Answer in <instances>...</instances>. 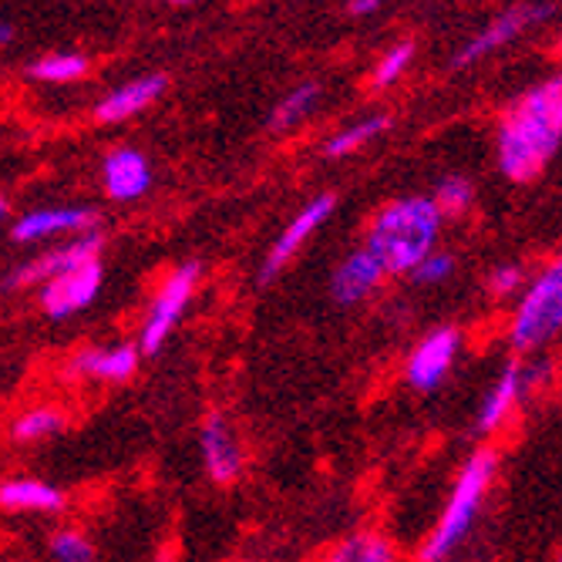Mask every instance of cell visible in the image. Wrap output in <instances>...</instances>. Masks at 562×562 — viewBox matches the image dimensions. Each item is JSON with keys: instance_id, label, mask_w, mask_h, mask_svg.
Returning <instances> with one entry per match:
<instances>
[{"instance_id": "277c9868", "label": "cell", "mask_w": 562, "mask_h": 562, "mask_svg": "<svg viewBox=\"0 0 562 562\" xmlns=\"http://www.w3.org/2000/svg\"><path fill=\"white\" fill-rule=\"evenodd\" d=\"M555 334H562V260L532 277L508 324V340L516 350H539Z\"/></svg>"}, {"instance_id": "7402d4cb", "label": "cell", "mask_w": 562, "mask_h": 562, "mask_svg": "<svg viewBox=\"0 0 562 562\" xmlns=\"http://www.w3.org/2000/svg\"><path fill=\"white\" fill-rule=\"evenodd\" d=\"M88 75V58L71 55V50H58V55H44L27 65V78L47 81V85H68Z\"/></svg>"}, {"instance_id": "d4e9b609", "label": "cell", "mask_w": 562, "mask_h": 562, "mask_svg": "<svg viewBox=\"0 0 562 562\" xmlns=\"http://www.w3.org/2000/svg\"><path fill=\"white\" fill-rule=\"evenodd\" d=\"M415 61V41H397L394 47L384 50V58L374 68V88H391L397 85V78L412 68Z\"/></svg>"}, {"instance_id": "f1b7e54d", "label": "cell", "mask_w": 562, "mask_h": 562, "mask_svg": "<svg viewBox=\"0 0 562 562\" xmlns=\"http://www.w3.org/2000/svg\"><path fill=\"white\" fill-rule=\"evenodd\" d=\"M381 11V0H350L347 4V14H378Z\"/></svg>"}, {"instance_id": "9a60e30c", "label": "cell", "mask_w": 562, "mask_h": 562, "mask_svg": "<svg viewBox=\"0 0 562 562\" xmlns=\"http://www.w3.org/2000/svg\"><path fill=\"white\" fill-rule=\"evenodd\" d=\"M169 81L166 75H142L122 88H115L112 94H105L94 105V119L101 125H115V122H128L132 115L145 112L148 105H156V101L166 94Z\"/></svg>"}, {"instance_id": "1f68e13d", "label": "cell", "mask_w": 562, "mask_h": 562, "mask_svg": "<svg viewBox=\"0 0 562 562\" xmlns=\"http://www.w3.org/2000/svg\"><path fill=\"white\" fill-rule=\"evenodd\" d=\"M555 562H562V555H559V559H555Z\"/></svg>"}, {"instance_id": "5b68a950", "label": "cell", "mask_w": 562, "mask_h": 562, "mask_svg": "<svg viewBox=\"0 0 562 562\" xmlns=\"http://www.w3.org/2000/svg\"><path fill=\"white\" fill-rule=\"evenodd\" d=\"M199 273H202L199 263H186V267H179V270L162 283V290L156 293V300H151V306H148V317H145V324H142V334H138V350H142V353H156V350L166 344V337L172 334L176 321H179L182 311H186V303H189L192 293H195Z\"/></svg>"}, {"instance_id": "ba28073f", "label": "cell", "mask_w": 562, "mask_h": 562, "mask_svg": "<svg viewBox=\"0 0 562 562\" xmlns=\"http://www.w3.org/2000/svg\"><path fill=\"white\" fill-rule=\"evenodd\" d=\"M334 206H337L334 192H321V195H314L311 202H306V206L290 220V226L277 236V243L270 246L267 263H263V270H260V283H273V280L283 273V267L296 257V249L330 220Z\"/></svg>"}, {"instance_id": "83f0119b", "label": "cell", "mask_w": 562, "mask_h": 562, "mask_svg": "<svg viewBox=\"0 0 562 562\" xmlns=\"http://www.w3.org/2000/svg\"><path fill=\"white\" fill-rule=\"evenodd\" d=\"M522 280H526L522 267H516V263H502V267H495V270L488 273V293H492V296H508V293L522 290Z\"/></svg>"}, {"instance_id": "4fadbf2b", "label": "cell", "mask_w": 562, "mask_h": 562, "mask_svg": "<svg viewBox=\"0 0 562 562\" xmlns=\"http://www.w3.org/2000/svg\"><path fill=\"white\" fill-rule=\"evenodd\" d=\"M384 277H387L384 263L374 257L368 246H361V249H353L350 257H344L334 267V273H330V296L340 306H353V303L368 300L384 283Z\"/></svg>"}, {"instance_id": "ac0fdd59", "label": "cell", "mask_w": 562, "mask_h": 562, "mask_svg": "<svg viewBox=\"0 0 562 562\" xmlns=\"http://www.w3.org/2000/svg\"><path fill=\"white\" fill-rule=\"evenodd\" d=\"M0 505L8 513H61L65 492L41 479H8L0 485Z\"/></svg>"}, {"instance_id": "52a82bcc", "label": "cell", "mask_w": 562, "mask_h": 562, "mask_svg": "<svg viewBox=\"0 0 562 562\" xmlns=\"http://www.w3.org/2000/svg\"><path fill=\"white\" fill-rule=\"evenodd\" d=\"M555 11H559L555 4H519V8H508V11L498 14L485 31H479L472 41H465V47L451 58V68H454V71H462V68H469V65L488 58L492 50L505 47L508 41H516L529 24L549 21Z\"/></svg>"}, {"instance_id": "d6986e66", "label": "cell", "mask_w": 562, "mask_h": 562, "mask_svg": "<svg viewBox=\"0 0 562 562\" xmlns=\"http://www.w3.org/2000/svg\"><path fill=\"white\" fill-rule=\"evenodd\" d=\"M321 562H397V552L378 532H357L337 542Z\"/></svg>"}, {"instance_id": "7c38bea8", "label": "cell", "mask_w": 562, "mask_h": 562, "mask_svg": "<svg viewBox=\"0 0 562 562\" xmlns=\"http://www.w3.org/2000/svg\"><path fill=\"white\" fill-rule=\"evenodd\" d=\"M199 451H202V469L216 485H233L243 472V448L239 438L233 435V428L226 425V418L220 412H213L206 422H202L199 431Z\"/></svg>"}, {"instance_id": "603a6c76", "label": "cell", "mask_w": 562, "mask_h": 562, "mask_svg": "<svg viewBox=\"0 0 562 562\" xmlns=\"http://www.w3.org/2000/svg\"><path fill=\"white\" fill-rule=\"evenodd\" d=\"M435 206L441 210V216H462L472 210L475 202V186L465 179V176H445L438 186H435Z\"/></svg>"}, {"instance_id": "e0dca14e", "label": "cell", "mask_w": 562, "mask_h": 562, "mask_svg": "<svg viewBox=\"0 0 562 562\" xmlns=\"http://www.w3.org/2000/svg\"><path fill=\"white\" fill-rule=\"evenodd\" d=\"M526 381H522V364L519 361H508L498 374V381L492 384V391L485 394L482 407H479V431L492 435L505 425V418L513 415V407L522 394Z\"/></svg>"}, {"instance_id": "484cf974", "label": "cell", "mask_w": 562, "mask_h": 562, "mask_svg": "<svg viewBox=\"0 0 562 562\" xmlns=\"http://www.w3.org/2000/svg\"><path fill=\"white\" fill-rule=\"evenodd\" d=\"M50 555L55 562H94V546L78 529H58L50 536Z\"/></svg>"}, {"instance_id": "6da1fadb", "label": "cell", "mask_w": 562, "mask_h": 562, "mask_svg": "<svg viewBox=\"0 0 562 562\" xmlns=\"http://www.w3.org/2000/svg\"><path fill=\"white\" fill-rule=\"evenodd\" d=\"M562 145V71L522 91L495 128L498 172L508 182H532Z\"/></svg>"}, {"instance_id": "30bf717a", "label": "cell", "mask_w": 562, "mask_h": 562, "mask_svg": "<svg viewBox=\"0 0 562 562\" xmlns=\"http://www.w3.org/2000/svg\"><path fill=\"white\" fill-rule=\"evenodd\" d=\"M98 210L91 206H50V210H31L24 216L14 220L11 226V239L14 243H41L47 236H61V233H75V236H88L98 229Z\"/></svg>"}, {"instance_id": "9c48e42d", "label": "cell", "mask_w": 562, "mask_h": 562, "mask_svg": "<svg viewBox=\"0 0 562 562\" xmlns=\"http://www.w3.org/2000/svg\"><path fill=\"white\" fill-rule=\"evenodd\" d=\"M458 347H462V334L454 327H438L425 334L422 344L412 350V357H407V368H404L407 384L415 391H435L448 378L458 357Z\"/></svg>"}, {"instance_id": "3957f363", "label": "cell", "mask_w": 562, "mask_h": 562, "mask_svg": "<svg viewBox=\"0 0 562 562\" xmlns=\"http://www.w3.org/2000/svg\"><path fill=\"white\" fill-rule=\"evenodd\" d=\"M495 469H498V458L492 448H482L475 451L469 462L458 472L454 485H451V495H448V505L445 513L435 526V532L428 536V542L422 546L418 559L422 562H445L451 559V552L462 546V539L469 536L479 508L488 495V485L495 479Z\"/></svg>"}, {"instance_id": "8fae6325", "label": "cell", "mask_w": 562, "mask_h": 562, "mask_svg": "<svg viewBox=\"0 0 562 562\" xmlns=\"http://www.w3.org/2000/svg\"><path fill=\"white\" fill-rule=\"evenodd\" d=\"M101 280H105V270H101V260L75 270V273H65L58 280H50L47 286H41V311L50 317V321H65L85 306L94 303L98 290H101Z\"/></svg>"}, {"instance_id": "f546056e", "label": "cell", "mask_w": 562, "mask_h": 562, "mask_svg": "<svg viewBox=\"0 0 562 562\" xmlns=\"http://www.w3.org/2000/svg\"><path fill=\"white\" fill-rule=\"evenodd\" d=\"M11 41H14V24L11 21H0V44L8 47Z\"/></svg>"}, {"instance_id": "4dcf8cb0", "label": "cell", "mask_w": 562, "mask_h": 562, "mask_svg": "<svg viewBox=\"0 0 562 562\" xmlns=\"http://www.w3.org/2000/svg\"><path fill=\"white\" fill-rule=\"evenodd\" d=\"M559 50H562V34H559Z\"/></svg>"}, {"instance_id": "ffe728a7", "label": "cell", "mask_w": 562, "mask_h": 562, "mask_svg": "<svg viewBox=\"0 0 562 562\" xmlns=\"http://www.w3.org/2000/svg\"><path fill=\"white\" fill-rule=\"evenodd\" d=\"M317 98H321V85L317 81H303L296 88H290L270 115V128L273 132H286V128H296L306 115L317 109Z\"/></svg>"}, {"instance_id": "cb8c5ba5", "label": "cell", "mask_w": 562, "mask_h": 562, "mask_svg": "<svg viewBox=\"0 0 562 562\" xmlns=\"http://www.w3.org/2000/svg\"><path fill=\"white\" fill-rule=\"evenodd\" d=\"M61 428H65V415L61 412H55V407H31V412H24L14 422L11 435L18 441H41L47 435H58Z\"/></svg>"}, {"instance_id": "5bb4252c", "label": "cell", "mask_w": 562, "mask_h": 562, "mask_svg": "<svg viewBox=\"0 0 562 562\" xmlns=\"http://www.w3.org/2000/svg\"><path fill=\"white\" fill-rule=\"evenodd\" d=\"M101 179H105L109 199H115V202H135L151 189L148 159L132 145H119L101 159Z\"/></svg>"}, {"instance_id": "7a4b0ae2", "label": "cell", "mask_w": 562, "mask_h": 562, "mask_svg": "<svg viewBox=\"0 0 562 562\" xmlns=\"http://www.w3.org/2000/svg\"><path fill=\"white\" fill-rule=\"evenodd\" d=\"M441 210L431 195H401L371 220L364 246L384 263L387 277L407 273L412 277L431 252L441 233Z\"/></svg>"}, {"instance_id": "4316f807", "label": "cell", "mask_w": 562, "mask_h": 562, "mask_svg": "<svg viewBox=\"0 0 562 562\" xmlns=\"http://www.w3.org/2000/svg\"><path fill=\"white\" fill-rule=\"evenodd\" d=\"M454 273V257H451V252H431V257L412 273V280L415 283H425V286H431V283H441V280H448Z\"/></svg>"}, {"instance_id": "8992f818", "label": "cell", "mask_w": 562, "mask_h": 562, "mask_svg": "<svg viewBox=\"0 0 562 562\" xmlns=\"http://www.w3.org/2000/svg\"><path fill=\"white\" fill-rule=\"evenodd\" d=\"M101 252V236L98 233H88V236H75L71 243L65 246H55V249H44L41 257H34L31 263H21L8 280H4V290H18V286H47L50 280H58L65 273H75L88 263L98 260Z\"/></svg>"}, {"instance_id": "44dd1931", "label": "cell", "mask_w": 562, "mask_h": 562, "mask_svg": "<svg viewBox=\"0 0 562 562\" xmlns=\"http://www.w3.org/2000/svg\"><path fill=\"white\" fill-rule=\"evenodd\" d=\"M391 125L387 115H371V119H361V122H353L347 128H340L337 135H330L324 142V156L327 159H344V156H353L357 148H364L368 142H374L378 135H384Z\"/></svg>"}, {"instance_id": "2e32d148", "label": "cell", "mask_w": 562, "mask_h": 562, "mask_svg": "<svg viewBox=\"0 0 562 562\" xmlns=\"http://www.w3.org/2000/svg\"><path fill=\"white\" fill-rule=\"evenodd\" d=\"M138 344H119V347H109V350H98V347H88V350H78L71 357L68 371L75 378H91V381H128L135 371H138Z\"/></svg>"}]
</instances>
